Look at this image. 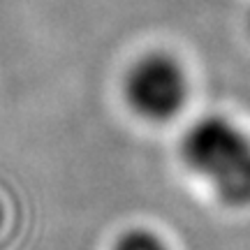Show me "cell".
<instances>
[{
  "label": "cell",
  "mask_w": 250,
  "mask_h": 250,
  "mask_svg": "<svg viewBox=\"0 0 250 250\" xmlns=\"http://www.w3.org/2000/svg\"><path fill=\"white\" fill-rule=\"evenodd\" d=\"M179 158L220 204L229 208L250 206V134L234 118L206 114L186 127Z\"/></svg>",
  "instance_id": "obj_1"
},
{
  "label": "cell",
  "mask_w": 250,
  "mask_h": 250,
  "mask_svg": "<svg viewBox=\"0 0 250 250\" xmlns=\"http://www.w3.org/2000/svg\"><path fill=\"white\" fill-rule=\"evenodd\" d=\"M123 102L144 123H169L186 109L190 74L186 62L167 49L137 56L123 72Z\"/></svg>",
  "instance_id": "obj_2"
},
{
  "label": "cell",
  "mask_w": 250,
  "mask_h": 250,
  "mask_svg": "<svg viewBox=\"0 0 250 250\" xmlns=\"http://www.w3.org/2000/svg\"><path fill=\"white\" fill-rule=\"evenodd\" d=\"M109 250H169L160 234L146 227H130L118 234Z\"/></svg>",
  "instance_id": "obj_3"
}]
</instances>
